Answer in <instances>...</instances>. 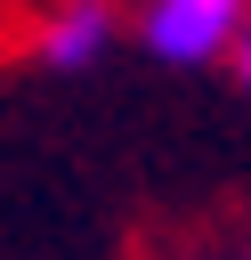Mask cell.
Returning a JSON list of instances; mask_svg holds the SVG:
<instances>
[{
    "label": "cell",
    "mask_w": 251,
    "mask_h": 260,
    "mask_svg": "<svg viewBox=\"0 0 251 260\" xmlns=\"http://www.w3.org/2000/svg\"><path fill=\"white\" fill-rule=\"evenodd\" d=\"M243 8L251 0H154L146 8V49L170 65H202L227 41H243Z\"/></svg>",
    "instance_id": "obj_1"
},
{
    "label": "cell",
    "mask_w": 251,
    "mask_h": 260,
    "mask_svg": "<svg viewBox=\"0 0 251 260\" xmlns=\"http://www.w3.org/2000/svg\"><path fill=\"white\" fill-rule=\"evenodd\" d=\"M105 41H113V16H105L97 0H73V8H57V24L40 32V57H49L57 73H81V65L105 57Z\"/></svg>",
    "instance_id": "obj_2"
},
{
    "label": "cell",
    "mask_w": 251,
    "mask_h": 260,
    "mask_svg": "<svg viewBox=\"0 0 251 260\" xmlns=\"http://www.w3.org/2000/svg\"><path fill=\"white\" fill-rule=\"evenodd\" d=\"M235 65H243V81H251V24H243V41H235Z\"/></svg>",
    "instance_id": "obj_3"
}]
</instances>
